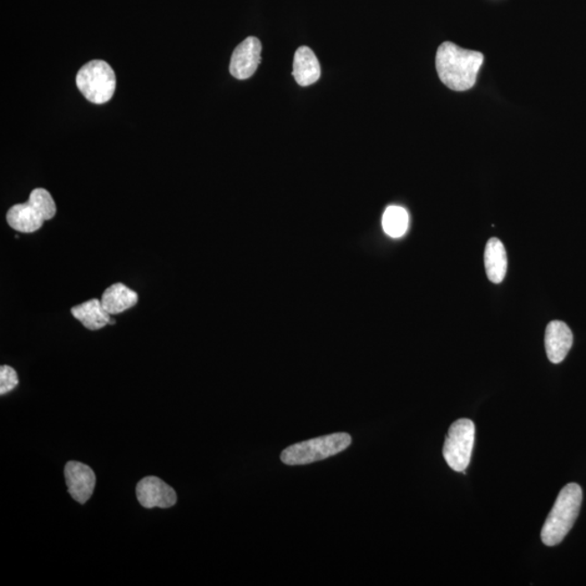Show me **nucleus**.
Instances as JSON below:
<instances>
[{
    "instance_id": "f257e3e1",
    "label": "nucleus",
    "mask_w": 586,
    "mask_h": 586,
    "mask_svg": "<svg viewBox=\"0 0 586 586\" xmlns=\"http://www.w3.org/2000/svg\"><path fill=\"white\" fill-rule=\"evenodd\" d=\"M483 63V54L446 42L439 47L436 58L440 80L449 89L464 92L473 88Z\"/></svg>"
},
{
    "instance_id": "f03ea898",
    "label": "nucleus",
    "mask_w": 586,
    "mask_h": 586,
    "mask_svg": "<svg viewBox=\"0 0 586 586\" xmlns=\"http://www.w3.org/2000/svg\"><path fill=\"white\" fill-rule=\"evenodd\" d=\"M582 499V489L579 484L569 483L563 488L540 532V539L547 547L558 545L569 533L579 516Z\"/></svg>"
},
{
    "instance_id": "7ed1b4c3",
    "label": "nucleus",
    "mask_w": 586,
    "mask_h": 586,
    "mask_svg": "<svg viewBox=\"0 0 586 586\" xmlns=\"http://www.w3.org/2000/svg\"><path fill=\"white\" fill-rule=\"evenodd\" d=\"M57 205L49 191L37 188L25 204L14 205L7 212V223L13 230L31 234L42 229L45 222L54 219Z\"/></svg>"
},
{
    "instance_id": "20e7f679",
    "label": "nucleus",
    "mask_w": 586,
    "mask_h": 586,
    "mask_svg": "<svg viewBox=\"0 0 586 586\" xmlns=\"http://www.w3.org/2000/svg\"><path fill=\"white\" fill-rule=\"evenodd\" d=\"M351 442L352 438L348 433H332L293 444L282 451L280 459L289 466L315 463L345 451L351 446Z\"/></svg>"
},
{
    "instance_id": "39448f33",
    "label": "nucleus",
    "mask_w": 586,
    "mask_h": 586,
    "mask_svg": "<svg viewBox=\"0 0 586 586\" xmlns=\"http://www.w3.org/2000/svg\"><path fill=\"white\" fill-rule=\"evenodd\" d=\"M77 86L90 103L103 105L113 98L116 78L113 68L104 60H93L83 65L77 75Z\"/></svg>"
},
{
    "instance_id": "423d86ee",
    "label": "nucleus",
    "mask_w": 586,
    "mask_h": 586,
    "mask_svg": "<svg viewBox=\"0 0 586 586\" xmlns=\"http://www.w3.org/2000/svg\"><path fill=\"white\" fill-rule=\"evenodd\" d=\"M476 428L471 419H458L448 429L443 456L454 472H466L471 464Z\"/></svg>"
},
{
    "instance_id": "0eeeda50",
    "label": "nucleus",
    "mask_w": 586,
    "mask_h": 586,
    "mask_svg": "<svg viewBox=\"0 0 586 586\" xmlns=\"http://www.w3.org/2000/svg\"><path fill=\"white\" fill-rule=\"evenodd\" d=\"M136 494L141 506L145 508H170L178 502L175 490L158 477H146L140 480Z\"/></svg>"
},
{
    "instance_id": "6e6552de",
    "label": "nucleus",
    "mask_w": 586,
    "mask_h": 586,
    "mask_svg": "<svg viewBox=\"0 0 586 586\" xmlns=\"http://www.w3.org/2000/svg\"><path fill=\"white\" fill-rule=\"evenodd\" d=\"M262 44L256 38H247L232 53L230 72L237 80H247L255 73L261 63Z\"/></svg>"
},
{
    "instance_id": "1a4fd4ad",
    "label": "nucleus",
    "mask_w": 586,
    "mask_h": 586,
    "mask_svg": "<svg viewBox=\"0 0 586 586\" xmlns=\"http://www.w3.org/2000/svg\"><path fill=\"white\" fill-rule=\"evenodd\" d=\"M65 482L71 498L80 504L88 501L94 493L96 476L93 469L83 463L69 462L64 468Z\"/></svg>"
},
{
    "instance_id": "9d476101",
    "label": "nucleus",
    "mask_w": 586,
    "mask_h": 586,
    "mask_svg": "<svg viewBox=\"0 0 586 586\" xmlns=\"http://www.w3.org/2000/svg\"><path fill=\"white\" fill-rule=\"evenodd\" d=\"M573 343V331L565 322L560 321L549 322L545 331V350L550 362L562 363L568 356Z\"/></svg>"
},
{
    "instance_id": "9b49d317",
    "label": "nucleus",
    "mask_w": 586,
    "mask_h": 586,
    "mask_svg": "<svg viewBox=\"0 0 586 586\" xmlns=\"http://www.w3.org/2000/svg\"><path fill=\"white\" fill-rule=\"evenodd\" d=\"M293 78L300 86H310L321 78V65L313 50L306 46L297 48L293 60Z\"/></svg>"
},
{
    "instance_id": "f8f14e48",
    "label": "nucleus",
    "mask_w": 586,
    "mask_h": 586,
    "mask_svg": "<svg viewBox=\"0 0 586 586\" xmlns=\"http://www.w3.org/2000/svg\"><path fill=\"white\" fill-rule=\"evenodd\" d=\"M100 301L110 315H116L138 305V295L122 282H116L105 290Z\"/></svg>"
},
{
    "instance_id": "ddd939ff",
    "label": "nucleus",
    "mask_w": 586,
    "mask_h": 586,
    "mask_svg": "<svg viewBox=\"0 0 586 586\" xmlns=\"http://www.w3.org/2000/svg\"><path fill=\"white\" fill-rule=\"evenodd\" d=\"M71 314L88 331H99L110 325L111 322V315L98 299L88 300L72 307Z\"/></svg>"
},
{
    "instance_id": "4468645a",
    "label": "nucleus",
    "mask_w": 586,
    "mask_h": 586,
    "mask_svg": "<svg viewBox=\"0 0 586 586\" xmlns=\"http://www.w3.org/2000/svg\"><path fill=\"white\" fill-rule=\"evenodd\" d=\"M484 266L489 280L494 284L504 280L507 272V254L501 240L491 239L488 241L484 250Z\"/></svg>"
},
{
    "instance_id": "2eb2a0df",
    "label": "nucleus",
    "mask_w": 586,
    "mask_h": 586,
    "mask_svg": "<svg viewBox=\"0 0 586 586\" xmlns=\"http://www.w3.org/2000/svg\"><path fill=\"white\" fill-rule=\"evenodd\" d=\"M408 213L402 206L391 205L382 217V227L392 239H400L408 229Z\"/></svg>"
},
{
    "instance_id": "dca6fc26",
    "label": "nucleus",
    "mask_w": 586,
    "mask_h": 586,
    "mask_svg": "<svg viewBox=\"0 0 586 586\" xmlns=\"http://www.w3.org/2000/svg\"><path fill=\"white\" fill-rule=\"evenodd\" d=\"M19 385V377L16 371L8 365L0 367V394L4 396L13 391Z\"/></svg>"
}]
</instances>
